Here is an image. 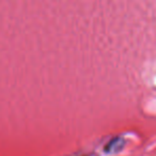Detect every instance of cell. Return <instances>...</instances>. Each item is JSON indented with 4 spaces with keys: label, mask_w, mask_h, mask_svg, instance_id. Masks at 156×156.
Wrapping results in <instances>:
<instances>
[{
    "label": "cell",
    "mask_w": 156,
    "mask_h": 156,
    "mask_svg": "<svg viewBox=\"0 0 156 156\" xmlns=\"http://www.w3.org/2000/svg\"><path fill=\"white\" fill-rule=\"evenodd\" d=\"M122 143H123V140L120 138L118 139H115V140H112L110 143L108 144V147H107V151L108 152H115V151H118V150L120 149V147H122Z\"/></svg>",
    "instance_id": "1"
}]
</instances>
